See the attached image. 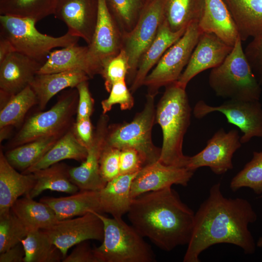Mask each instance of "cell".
<instances>
[{
    "mask_svg": "<svg viewBox=\"0 0 262 262\" xmlns=\"http://www.w3.org/2000/svg\"><path fill=\"white\" fill-rule=\"evenodd\" d=\"M36 182L33 173L18 172L7 160L2 150L0 152V215L11 210L19 197L28 195Z\"/></svg>",
    "mask_w": 262,
    "mask_h": 262,
    "instance_id": "cell-20",
    "label": "cell"
},
{
    "mask_svg": "<svg viewBox=\"0 0 262 262\" xmlns=\"http://www.w3.org/2000/svg\"><path fill=\"white\" fill-rule=\"evenodd\" d=\"M105 0L123 36L133 29L145 8L142 7V0Z\"/></svg>",
    "mask_w": 262,
    "mask_h": 262,
    "instance_id": "cell-36",
    "label": "cell"
},
{
    "mask_svg": "<svg viewBox=\"0 0 262 262\" xmlns=\"http://www.w3.org/2000/svg\"><path fill=\"white\" fill-rule=\"evenodd\" d=\"M43 64L17 51L0 63V100L6 103L29 85Z\"/></svg>",
    "mask_w": 262,
    "mask_h": 262,
    "instance_id": "cell-19",
    "label": "cell"
},
{
    "mask_svg": "<svg viewBox=\"0 0 262 262\" xmlns=\"http://www.w3.org/2000/svg\"><path fill=\"white\" fill-rule=\"evenodd\" d=\"M25 251L21 243L0 253V262H24Z\"/></svg>",
    "mask_w": 262,
    "mask_h": 262,
    "instance_id": "cell-47",
    "label": "cell"
},
{
    "mask_svg": "<svg viewBox=\"0 0 262 262\" xmlns=\"http://www.w3.org/2000/svg\"><path fill=\"white\" fill-rule=\"evenodd\" d=\"M203 33H213L227 44L233 46L239 33L231 13L224 0H204L198 22Z\"/></svg>",
    "mask_w": 262,
    "mask_h": 262,
    "instance_id": "cell-21",
    "label": "cell"
},
{
    "mask_svg": "<svg viewBox=\"0 0 262 262\" xmlns=\"http://www.w3.org/2000/svg\"><path fill=\"white\" fill-rule=\"evenodd\" d=\"M104 226L102 244L93 248L99 262H154L151 246L122 218H109L97 213Z\"/></svg>",
    "mask_w": 262,
    "mask_h": 262,
    "instance_id": "cell-5",
    "label": "cell"
},
{
    "mask_svg": "<svg viewBox=\"0 0 262 262\" xmlns=\"http://www.w3.org/2000/svg\"><path fill=\"white\" fill-rule=\"evenodd\" d=\"M241 146L237 130L226 132L223 128L220 129L208 140L203 150L189 156L186 168L195 171L199 167L206 166L216 175L223 174L233 168V155Z\"/></svg>",
    "mask_w": 262,
    "mask_h": 262,
    "instance_id": "cell-14",
    "label": "cell"
},
{
    "mask_svg": "<svg viewBox=\"0 0 262 262\" xmlns=\"http://www.w3.org/2000/svg\"><path fill=\"white\" fill-rule=\"evenodd\" d=\"M40 201L53 210L58 221L81 216L89 212L102 213L99 191L80 190L67 196L44 197Z\"/></svg>",
    "mask_w": 262,
    "mask_h": 262,
    "instance_id": "cell-24",
    "label": "cell"
},
{
    "mask_svg": "<svg viewBox=\"0 0 262 262\" xmlns=\"http://www.w3.org/2000/svg\"><path fill=\"white\" fill-rule=\"evenodd\" d=\"M129 70V58L122 48L119 53L103 66L100 75L104 80L106 90L110 92L116 82L126 79Z\"/></svg>",
    "mask_w": 262,
    "mask_h": 262,
    "instance_id": "cell-39",
    "label": "cell"
},
{
    "mask_svg": "<svg viewBox=\"0 0 262 262\" xmlns=\"http://www.w3.org/2000/svg\"><path fill=\"white\" fill-rule=\"evenodd\" d=\"M69 168L66 164L58 163L33 172L35 184L26 196L34 198L47 190L70 194L77 193L79 189L70 180Z\"/></svg>",
    "mask_w": 262,
    "mask_h": 262,
    "instance_id": "cell-30",
    "label": "cell"
},
{
    "mask_svg": "<svg viewBox=\"0 0 262 262\" xmlns=\"http://www.w3.org/2000/svg\"><path fill=\"white\" fill-rule=\"evenodd\" d=\"M138 173L120 174L99 191L102 213H109L115 218H122L127 213L132 199L131 184Z\"/></svg>",
    "mask_w": 262,
    "mask_h": 262,
    "instance_id": "cell-25",
    "label": "cell"
},
{
    "mask_svg": "<svg viewBox=\"0 0 262 262\" xmlns=\"http://www.w3.org/2000/svg\"><path fill=\"white\" fill-rule=\"evenodd\" d=\"M21 243L25 251L24 262H60L64 259L42 229L30 231Z\"/></svg>",
    "mask_w": 262,
    "mask_h": 262,
    "instance_id": "cell-32",
    "label": "cell"
},
{
    "mask_svg": "<svg viewBox=\"0 0 262 262\" xmlns=\"http://www.w3.org/2000/svg\"><path fill=\"white\" fill-rule=\"evenodd\" d=\"M87 81L82 82L76 87L78 92L76 120L90 117L93 113L94 100L91 95Z\"/></svg>",
    "mask_w": 262,
    "mask_h": 262,
    "instance_id": "cell-44",
    "label": "cell"
},
{
    "mask_svg": "<svg viewBox=\"0 0 262 262\" xmlns=\"http://www.w3.org/2000/svg\"><path fill=\"white\" fill-rule=\"evenodd\" d=\"M203 7L204 0H165L164 20L173 32L185 29L199 22Z\"/></svg>",
    "mask_w": 262,
    "mask_h": 262,
    "instance_id": "cell-31",
    "label": "cell"
},
{
    "mask_svg": "<svg viewBox=\"0 0 262 262\" xmlns=\"http://www.w3.org/2000/svg\"><path fill=\"white\" fill-rule=\"evenodd\" d=\"M37 22L33 19L0 15V36L7 39L16 51L43 64L52 49L76 45L79 37L68 32L60 37H53L39 32Z\"/></svg>",
    "mask_w": 262,
    "mask_h": 262,
    "instance_id": "cell-6",
    "label": "cell"
},
{
    "mask_svg": "<svg viewBox=\"0 0 262 262\" xmlns=\"http://www.w3.org/2000/svg\"><path fill=\"white\" fill-rule=\"evenodd\" d=\"M165 0H152L144 9L133 29L123 36V49L129 58V70L126 78L131 86L140 60L155 37L164 20Z\"/></svg>",
    "mask_w": 262,
    "mask_h": 262,
    "instance_id": "cell-10",
    "label": "cell"
},
{
    "mask_svg": "<svg viewBox=\"0 0 262 262\" xmlns=\"http://www.w3.org/2000/svg\"><path fill=\"white\" fill-rule=\"evenodd\" d=\"M79 141L86 148L91 144L94 137V131L90 117L76 120L72 127Z\"/></svg>",
    "mask_w": 262,
    "mask_h": 262,
    "instance_id": "cell-46",
    "label": "cell"
},
{
    "mask_svg": "<svg viewBox=\"0 0 262 262\" xmlns=\"http://www.w3.org/2000/svg\"><path fill=\"white\" fill-rule=\"evenodd\" d=\"M233 46L213 33H202L186 66L176 83L186 89L196 75L220 65L231 51Z\"/></svg>",
    "mask_w": 262,
    "mask_h": 262,
    "instance_id": "cell-16",
    "label": "cell"
},
{
    "mask_svg": "<svg viewBox=\"0 0 262 262\" xmlns=\"http://www.w3.org/2000/svg\"><path fill=\"white\" fill-rule=\"evenodd\" d=\"M257 218L247 200L226 197L220 183L213 185L208 197L195 213L193 231L183 262H199V255L204 250L222 243L237 246L246 254L254 253L256 245L248 226Z\"/></svg>",
    "mask_w": 262,
    "mask_h": 262,
    "instance_id": "cell-1",
    "label": "cell"
},
{
    "mask_svg": "<svg viewBox=\"0 0 262 262\" xmlns=\"http://www.w3.org/2000/svg\"><path fill=\"white\" fill-rule=\"evenodd\" d=\"M186 29L172 31L164 20L150 45L142 56L130 90L134 93L143 85L144 80L166 51L183 34Z\"/></svg>",
    "mask_w": 262,
    "mask_h": 262,
    "instance_id": "cell-22",
    "label": "cell"
},
{
    "mask_svg": "<svg viewBox=\"0 0 262 262\" xmlns=\"http://www.w3.org/2000/svg\"><path fill=\"white\" fill-rule=\"evenodd\" d=\"M120 150L105 144L99 159V170L106 183L120 175Z\"/></svg>",
    "mask_w": 262,
    "mask_h": 262,
    "instance_id": "cell-41",
    "label": "cell"
},
{
    "mask_svg": "<svg viewBox=\"0 0 262 262\" xmlns=\"http://www.w3.org/2000/svg\"><path fill=\"white\" fill-rule=\"evenodd\" d=\"M78 102L76 88L64 92L49 110L36 113L25 122L9 145L10 148L42 138L62 136L72 126Z\"/></svg>",
    "mask_w": 262,
    "mask_h": 262,
    "instance_id": "cell-8",
    "label": "cell"
},
{
    "mask_svg": "<svg viewBox=\"0 0 262 262\" xmlns=\"http://www.w3.org/2000/svg\"><path fill=\"white\" fill-rule=\"evenodd\" d=\"M242 187L250 188L262 196V152L254 151L251 160L232 179V191Z\"/></svg>",
    "mask_w": 262,
    "mask_h": 262,
    "instance_id": "cell-37",
    "label": "cell"
},
{
    "mask_svg": "<svg viewBox=\"0 0 262 262\" xmlns=\"http://www.w3.org/2000/svg\"><path fill=\"white\" fill-rule=\"evenodd\" d=\"M36 104V96L29 85L12 96L1 108L0 128L19 125L28 111Z\"/></svg>",
    "mask_w": 262,
    "mask_h": 262,
    "instance_id": "cell-35",
    "label": "cell"
},
{
    "mask_svg": "<svg viewBox=\"0 0 262 262\" xmlns=\"http://www.w3.org/2000/svg\"><path fill=\"white\" fill-rule=\"evenodd\" d=\"M215 112L223 114L228 123L239 128L243 133L240 137L242 144L253 137H262V106L259 100L229 99L220 105L212 106L200 100L196 104L193 114L200 119Z\"/></svg>",
    "mask_w": 262,
    "mask_h": 262,
    "instance_id": "cell-12",
    "label": "cell"
},
{
    "mask_svg": "<svg viewBox=\"0 0 262 262\" xmlns=\"http://www.w3.org/2000/svg\"><path fill=\"white\" fill-rule=\"evenodd\" d=\"M244 52L254 75L262 85V34L253 38Z\"/></svg>",
    "mask_w": 262,
    "mask_h": 262,
    "instance_id": "cell-42",
    "label": "cell"
},
{
    "mask_svg": "<svg viewBox=\"0 0 262 262\" xmlns=\"http://www.w3.org/2000/svg\"><path fill=\"white\" fill-rule=\"evenodd\" d=\"M87 46L77 44L51 51L37 74H48L67 71L81 70L91 78L87 61Z\"/></svg>",
    "mask_w": 262,
    "mask_h": 262,
    "instance_id": "cell-29",
    "label": "cell"
},
{
    "mask_svg": "<svg viewBox=\"0 0 262 262\" xmlns=\"http://www.w3.org/2000/svg\"><path fill=\"white\" fill-rule=\"evenodd\" d=\"M63 262H99L87 241L76 245L72 252L63 259Z\"/></svg>",
    "mask_w": 262,
    "mask_h": 262,
    "instance_id": "cell-45",
    "label": "cell"
},
{
    "mask_svg": "<svg viewBox=\"0 0 262 262\" xmlns=\"http://www.w3.org/2000/svg\"><path fill=\"white\" fill-rule=\"evenodd\" d=\"M191 110L185 88L176 82L166 86L156 108V122L163 133L159 159L162 163L186 167L189 156L183 153L182 145L190 124Z\"/></svg>",
    "mask_w": 262,
    "mask_h": 262,
    "instance_id": "cell-3",
    "label": "cell"
},
{
    "mask_svg": "<svg viewBox=\"0 0 262 262\" xmlns=\"http://www.w3.org/2000/svg\"><path fill=\"white\" fill-rule=\"evenodd\" d=\"M194 172L184 167L166 165L159 160L146 165L132 181L131 197L133 199L142 194L170 187L173 184L186 186Z\"/></svg>",
    "mask_w": 262,
    "mask_h": 262,
    "instance_id": "cell-17",
    "label": "cell"
},
{
    "mask_svg": "<svg viewBox=\"0 0 262 262\" xmlns=\"http://www.w3.org/2000/svg\"><path fill=\"white\" fill-rule=\"evenodd\" d=\"M155 96L147 94L142 111L137 113L130 122L109 125L105 145L122 150L132 148L143 159L145 165L159 160L161 148L152 140V127L156 122Z\"/></svg>",
    "mask_w": 262,
    "mask_h": 262,
    "instance_id": "cell-7",
    "label": "cell"
},
{
    "mask_svg": "<svg viewBox=\"0 0 262 262\" xmlns=\"http://www.w3.org/2000/svg\"><path fill=\"white\" fill-rule=\"evenodd\" d=\"M89 79L85 72L81 70L37 74L29 85L36 96L39 109L42 110L56 94L68 87L76 88Z\"/></svg>",
    "mask_w": 262,
    "mask_h": 262,
    "instance_id": "cell-23",
    "label": "cell"
},
{
    "mask_svg": "<svg viewBox=\"0 0 262 262\" xmlns=\"http://www.w3.org/2000/svg\"><path fill=\"white\" fill-rule=\"evenodd\" d=\"M127 215L131 225L143 237L170 251L188 244L195 213L170 187L133 198Z\"/></svg>",
    "mask_w": 262,
    "mask_h": 262,
    "instance_id": "cell-2",
    "label": "cell"
},
{
    "mask_svg": "<svg viewBox=\"0 0 262 262\" xmlns=\"http://www.w3.org/2000/svg\"><path fill=\"white\" fill-rule=\"evenodd\" d=\"M109 120L106 114L100 115L94 132L93 141L87 148L86 159L80 166L69 168L70 180L80 190L99 191L107 183L100 173L99 159L105 144Z\"/></svg>",
    "mask_w": 262,
    "mask_h": 262,
    "instance_id": "cell-15",
    "label": "cell"
},
{
    "mask_svg": "<svg viewBox=\"0 0 262 262\" xmlns=\"http://www.w3.org/2000/svg\"><path fill=\"white\" fill-rule=\"evenodd\" d=\"M42 230L60 250L64 258L72 246L90 240L102 242L104 237L103 222L95 212L59 220L51 227Z\"/></svg>",
    "mask_w": 262,
    "mask_h": 262,
    "instance_id": "cell-13",
    "label": "cell"
},
{
    "mask_svg": "<svg viewBox=\"0 0 262 262\" xmlns=\"http://www.w3.org/2000/svg\"><path fill=\"white\" fill-rule=\"evenodd\" d=\"M239 36L230 53L212 69L209 84L218 97L243 101L260 100L262 89L246 57Z\"/></svg>",
    "mask_w": 262,
    "mask_h": 262,
    "instance_id": "cell-4",
    "label": "cell"
},
{
    "mask_svg": "<svg viewBox=\"0 0 262 262\" xmlns=\"http://www.w3.org/2000/svg\"><path fill=\"white\" fill-rule=\"evenodd\" d=\"M29 232L11 210L0 215V253L21 243Z\"/></svg>",
    "mask_w": 262,
    "mask_h": 262,
    "instance_id": "cell-38",
    "label": "cell"
},
{
    "mask_svg": "<svg viewBox=\"0 0 262 262\" xmlns=\"http://www.w3.org/2000/svg\"><path fill=\"white\" fill-rule=\"evenodd\" d=\"M58 0H0V14L34 19L54 14Z\"/></svg>",
    "mask_w": 262,
    "mask_h": 262,
    "instance_id": "cell-34",
    "label": "cell"
},
{
    "mask_svg": "<svg viewBox=\"0 0 262 262\" xmlns=\"http://www.w3.org/2000/svg\"><path fill=\"white\" fill-rule=\"evenodd\" d=\"M242 41L262 34V0H225Z\"/></svg>",
    "mask_w": 262,
    "mask_h": 262,
    "instance_id": "cell-26",
    "label": "cell"
},
{
    "mask_svg": "<svg viewBox=\"0 0 262 262\" xmlns=\"http://www.w3.org/2000/svg\"><path fill=\"white\" fill-rule=\"evenodd\" d=\"M54 15L67 26V32L89 45L98 16V0H58Z\"/></svg>",
    "mask_w": 262,
    "mask_h": 262,
    "instance_id": "cell-18",
    "label": "cell"
},
{
    "mask_svg": "<svg viewBox=\"0 0 262 262\" xmlns=\"http://www.w3.org/2000/svg\"><path fill=\"white\" fill-rule=\"evenodd\" d=\"M123 34L110 12L105 0H98L96 29L88 45L87 61L91 78L100 74L105 64L123 48Z\"/></svg>",
    "mask_w": 262,
    "mask_h": 262,
    "instance_id": "cell-11",
    "label": "cell"
},
{
    "mask_svg": "<svg viewBox=\"0 0 262 262\" xmlns=\"http://www.w3.org/2000/svg\"><path fill=\"white\" fill-rule=\"evenodd\" d=\"M11 210L29 231L48 229L58 221L49 205L26 196L18 198Z\"/></svg>",
    "mask_w": 262,
    "mask_h": 262,
    "instance_id": "cell-28",
    "label": "cell"
},
{
    "mask_svg": "<svg viewBox=\"0 0 262 262\" xmlns=\"http://www.w3.org/2000/svg\"><path fill=\"white\" fill-rule=\"evenodd\" d=\"M144 166V162L136 150L132 148H126L120 150V174H129L138 172Z\"/></svg>",
    "mask_w": 262,
    "mask_h": 262,
    "instance_id": "cell-43",
    "label": "cell"
},
{
    "mask_svg": "<svg viewBox=\"0 0 262 262\" xmlns=\"http://www.w3.org/2000/svg\"><path fill=\"white\" fill-rule=\"evenodd\" d=\"M61 137L50 136L33 140L11 148L5 156L12 166L22 172L38 161Z\"/></svg>",
    "mask_w": 262,
    "mask_h": 262,
    "instance_id": "cell-33",
    "label": "cell"
},
{
    "mask_svg": "<svg viewBox=\"0 0 262 262\" xmlns=\"http://www.w3.org/2000/svg\"><path fill=\"white\" fill-rule=\"evenodd\" d=\"M256 246L260 247H262V237L260 238L256 244Z\"/></svg>",
    "mask_w": 262,
    "mask_h": 262,
    "instance_id": "cell-49",
    "label": "cell"
},
{
    "mask_svg": "<svg viewBox=\"0 0 262 262\" xmlns=\"http://www.w3.org/2000/svg\"><path fill=\"white\" fill-rule=\"evenodd\" d=\"M202 33L198 22L191 23L166 51L144 80L143 85L147 87L148 94L155 96L161 87L178 81Z\"/></svg>",
    "mask_w": 262,
    "mask_h": 262,
    "instance_id": "cell-9",
    "label": "cell"
},
{
    "mask_svg": "<svg viewBox=\"0 0 262 262\" xmlns=\"http://www.w3.org/2000/svg\"><path fill=\"white\" fill-rule=\"evenodd\" d=\"M14 51H16L11 43L6 38L0 36V63Z\"/></svg>",
    "mask_w": 262,
    "mask_h": 262,
    "instance_id": "cell-48",
    "label": "cell"
},
{
    "mask_svg": "<svg viewBox=\"0 0 262 262\" xmlns=\"http://www.w3.org/2000/svg\"><path fill=\"white\" fill-rule=\"evenodd\" d=\"M109 93V97L101 102L103 114H106L116 104H119L122 110H130L133 106L134 98L125 79L115 82Z\"/></svg>",
    "mask_w": 262,
    "mask_h": 262,
    "instance_id": "cell-40",
    "label": "cell"
},
{
    "mask_svg": "<svg viewBox=\"0 0 262 262\" xmlns=\"http://www.w3.org/2000/svg\"><path fill=\"white\" fill-rule=\"evenodd\" d=\"M87 155V148L78 139L71 127L38 161L21 173H32L66 159L83 162Z\"/></svg>",
    "mask_w": 262,
    "mask_h": 262,
    "instance_id": "cell-27",
    "label": "cell"
}]
</instances>
